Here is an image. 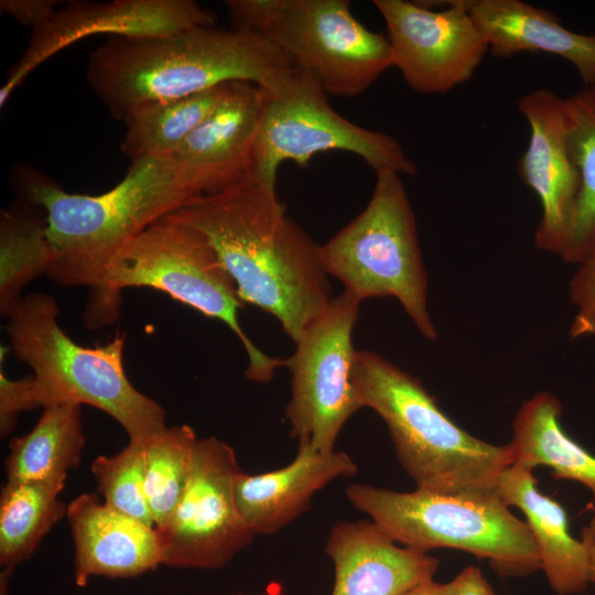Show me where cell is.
<instances>
[{"label": "cell", "mask_w": 595, "mask_h": 595, "mask_svg": "<svg viewBox=\"0 0 595 595\" xmlns=\"http://www.w3.org/2000/svg\"><path fill=\"white\" fill-rule=\"evenodd\" d=\"M171 215L207 238L241 301L274 316L293 342L331 303L320 245L251 177Z\"/></svg>", "instance_id": "cell-1"}, {"label": "cell", "mask_w": 595, "mask_h": 595, "mask_svg": "<svg viewBox=\"0 0 595 595\" xmlns=\"http://www.w3.org/2000/svg\"><path fill=\"white\" fill-rule=\"evenodd\" d=\"M292 65L264 36L213 25L156 36H108L90 53L86 77L108 112L123 121L143 105L225 83L262 86Z\"/></svg>", "instance_id": "cell-2"}, {"label": "cell", "mask_w": 595, "mask_h": 595, "mask_svg": "<svg viewBox=\"0 0 595 595\" xmlns=\"http://www.w3.org/2000/svg\"><path fill=\"white\" fill-rule=\"evenodd\" d=\"M29 204L41 207L53 260L45 275L96 290L112 259L156 220L203 197L172 155L131 162L125 177L98 195L68 193L48 176L23 173Z\"/></svg>", "instance_id": "cell-3"}, {"label": "cell", "mask_w": 595, "mask_h": 595, "mask_svg": "<svg viewBox=\"0 0 595 595\" xmlns=\"http://www.w3.org/2000/svg\"><path fill=\"white\" fill-rule=\"evenodd\" d=\"M351 380L363 408L386 423L398 461L416 489H495L500 473L512 464L508 444H490L459 428L418 378L379 354L356 350Z\"/></svg>", "instance_id": "cell-4"}, {"label": "cell", "mask_w": 595, "mask_h": 595, "mask_svg": "<svg viewBox=\"0 0 595 595\" xmlns=\"http://www.w3.org/2000/svg\"><path fill=\"white\" fill-rule=\"evenodd\" d=\"M126 288L162 291L226 324L247 353L245 375L252 381L269 382L275 369L284 366V359L266 355L240 326L238 313L245 303L210 242L171 214L149 226L112 259L102 283L90 291L86 324L99 327L116 321Z\"/></svg>", "instance_id": "cell-5"}, {"label": "cell", "mask_w": 595, "mask_h": 595, "mask_svg": "<svg viewBox=\"0 0 595 595\" xmlns=\"http://www.w3.org/2000/svg\"><path fill=\"white\" fill-rule=\"evenodd\" d=\"M6 331L14 355L33 371L37 407L97 408L123 428L129 442L145 443L167 426L163 407L139 391L125 372V334L97 347L78 345L62 329L55 299L42 292L22 298Z\"/></svg>", "instance_id": "cell-6"}, {"label": "cell", "mask_w": 595, "mask_h": 595, "mask_svg": "<svg viewBox=\"0 0 595 595\" xmlns=\"http://www.w3.org/2000/svg\"><path fill=\"white\" fill-rule=\"evenodd\" d=\"M350 505L397 543L428 553L439 548L487 559L500 576H526L541 569L527 523L496 488L462 493L396 491L370 484L346 487Z\"/></svg>", "instance_id": "cell-7"}, {"label": "cell", "mask_w": 595, "mask_h": 595, "mask_svg": "<svg viewBox=\"0 0 595 595\" xmlns=\"http://www.w3.org/2000/svg\"><path fill=\"white\" fill-rule=\"evenodd\" d=\"M320 255L325 272L344 291L360 302L397 299L419 333L436 339L415 217L401 174L377 172L365 209L320 245Z\"/></svg>", "instance_id": "cell-8"}, {"label": "cell", "mask_w": 595, "mask_h": 595, "mask_svg": "<svg viewBox=\"0 0 595 595\" xmlns=\"http://www.w3.org/2000/svg\"><path fill=\"white\" fill-rule=\"evenodd\" d=\"M231 28L258 33L296 66L311 72L327 95L355 97L387 69L386 34L360 23L347 0H227Z\"/></svg>", "instance_id": "cell-9"}, {"label": "cell", "mask_w": 595, "mask_h": 595, "mask_svg": "<svg viewBox=\"0 0 595 595\" xmlns=\"http://www.w3.org/2000/svg\"><path fill=\"white\" fill-rule=\"evenodd\" d=\"M259 112L250 177L275 192L279 166H306L317 153L340 150L360 156L374 171L414 175L416 166L391 136L366 129L336 112L321 82L292 65L258 86Z\"/></svg>", "instance_id": "cell-10"}, {"label": "cell", "mask_w": 595, "mask_h": 595, "mask_svg": "<svg viewBox=\"0 0 595 595\" xmlns=\"http://www.w3.org/2000/svg\"><path fill=\"white\" fill-rule=\"evenodd\" d=\"M359 306L360 301L346 291L333 296L284 359L291 374V398L285 408L290 435L320 452L334 451L345 423L363 409L351 380L356 353L353 331Z\"/></svg>", "instance_id": "cell-11"}, {"label": "cell", "mask_w": 595, "mask_h": 595, "mask_svg": "<svg viewBox=\"0 0 595 595\" xmlns=\"http://www.w3.org/2000/svg\"><path fill=\"white\" fill-rule=\"evenodd\" d=\"M241 472L228 443L197 437L184 493L167 521L155 528L162 565L217 570L252 542L256 534L235 497Z\"/></svg>", "instance_id": "cell-12"}, {"label": "cell", "mask_w": 595, "mask_h": 595, "mask_svg": "<svg viewBox=\"0 0 595 595\" xmlns=\"http://www.w3.org/2000/svg\"><path fill=\"white\" fill-rule=\"evenodd\" d=\"M392 56L407 85L423 95L444 94L468 80L488 43L468 9V0L432 10L422 1L375 0Z\"/></svg>", "instance_id": "cell-13"}, {"label": "cell", "mask_w": 595, "mask_h": 595, "mask_svg": "<svg viewBox=\"0 0 595 595\" xmlns=\"http://www.w3.org/2000/svg\"><path fill=\"white\" fill-rule=\"evenodd\" d=\"M213 12L193 0L73 1L32 31L29 45L0 89L3 107L13 90L44 61L95 34L108 36L166 35L216 24Z\"/></svg>", "instance_id": "cell-14"}, {"label": "cell", "mask_w": 595, "mask_h": 595, "mask_svg": "<svg viewBox=\"0 0 595 595\" xmlns=\"http://www.w3.org/2000/svg\"><path fill=\"white\" fill-rule=\"evenodd\" d=\"M518 109L530 127L518 173L541 205L533 242L538 249L562 257L581 185L567 148L564 99L551 90L534 89L519 99Z\"/></svg>", "instance_id": "cell-15"}, {"label": "cell", "mask_w": 595, "mask_h": 595, "mask_svg": "<svg viewBox=\"0 0 595 595\" xmlns=\"http://www.w3.org/2000/svg\"><path fill=\"white\" fill-rule=\"evenodd\" d=\"M325 553L335 571L331 595H402L433 580L439 560L393 541L371 520H342Z\"/></svg>", "instance_id": "cell-16"}, {"label": "cell", "mask_w": 595, "mask_h": 595, "mask_svg": "<svg viewBox=\"0 0 595 595\" xmlns=\"http://www.w3.org/2000/svg\"><path fill=\"white\" fill-rule=\"evenodd\" d=\"M74 543V580L84 587L91 577L132 578L162 565L154 527L83 493L67 505Z\"/></svg>", "instance_id": "cell-17"}, {"label": "cell", "mask_w": 595, "mask_h": 595, "mask_svg": "<svg viewBox=\"0 0 595 595\" xmlns=\"http://www.w3.org/2000/svg\"><path fill=\"white\" fill-rule=\"evenodd\" d=\"M357 472V464L345 452H320L310 443H299L295 457L279 469L261 474L242 470L235 497L256 536L273 534L307 511L321 489Z\"/></svg>", "instance_id": "cell-18"}, {"label": "cell", "mask_w": 595, "mask_h": 595, "mask_svg": "<svg viewBox=\"0 0 595 595\" xmlns=\"http://www.w3.org/2000/svg\"><path fill=\"white\" fill-rule=\"evenodd\" d=\"M258 86L234 82L231 90L172 155L204 196L250 177L258 126Z\"/></svg>", "instance_id": "cell-19"}, {"label": "cell", "mask_w": 595, "mask_h": 595, "mask_svg": "<svg viewBox=\"0 0 595 595\" xmlns=\"http://www.w3.org/2000/svg\"><path fill=\"white\" fill-rule=\"evenodd\" d=\"M468 9L495 57L554 54L576 68L583 87L595 85V33L566 29L552 12L521 0H468Z\"/></svg>", "instance_id": "cell-20"}, {"label": "cell", "mask_w": 595, "mask_h": 595, "mask_svg": "<svg viewBox=\"0 0 595 595\" xmlns=\"http://www.w3.org/2000/svg\"><path fill=\"white\" fill-rule=\"evenodd\" d=\"M532 472L509 465L498 476L496 490L507 506L523 512L552 589L559 595L581 593L589 583L586 548L570 533L561 504L539 490Z\"/></svg>", "instance_id": "cell-21"}, {"label": "cell", "mask_w": 595, "mask_h": 595, "mask_svg": "<svg viewBox=\"0 0 595 595\" xmlns=\"http://www.w3.org/2000/svg\"><path fill=\"white\" fill-rule=\"evenodd\" d=\"M561 411L559 399L548 391L521 404L508 443L512 464L531 470L548 467L555 478L578 482L595 495V456L565 433Z\"/></svg>", "instance_id": "cell-22"}, {"label": "cell", "mask_w": 595, "mask_h": 595, "mask_svg": "<svg viewBox=\"0 0 595 595\" xmlns=\"http://www.w3.org/2000/svg\"><path fill=\"white\" fill-rule=\"evenodd\" d=\"M85 444L82 405H46L30 432L11 440L7 480L66 482L68 472L79 466Z\"/></svg>", "instance_id": "cell-23"}, {"label": "cell", "mask_w": 595, "mask_h": 595, "mask_svg": "<svg viewBox=\"0 0 595 595\" xmlns=\"http://www.w3.org/2000/svg\"><path fill=\"white\" fill-rule=\"evenodd\" d=\"M232 83L137 108L123 120L126 131L120 142L121 152L131 162L173 155L186 138L226 99Z\"/></svg>", "instance_id": "cell-24"}, {"label": "cell", "mask_w": 595, "mask_h": 595, "mask_svg": "<svg viewBox=\"0 0 595 595\" xmlns=\"http://www.w3.org/2000/svg\"><path fill=\"white\" fill-rule=\"evenodd\" d=\"M66 482H10L0 496L1 585L9 573L29 560L48 531L63 517L67 505L60 499Z\"/></svg>", "instance_id": "cell-25"}, {"label": "cell", "mask_w": 595, "mask_h": 595, "mask_svg": "<svg viewBox=\"0 0 595 595\" xmlns=\"http://www.w3.org/2000/svg\"><path fill=\"white\" fill-rule=\"evenodd\" d=\"M567 148L580 174V193L561 259L578 264L595 242V85L564 99Z\"/></svg>", "instance_id": "cell-26"}, {"label": "cell", "mask_w": 595, "mask_h": 595, "mask_svg": "<svg viewBox=\"0 0 595 595\" xmlns=\"http://www.w3.org/2000/svg\"><path fill=\"white\" fill-rule=\"evenodd\" d=\"M53 251L46 234L45 216L29 209L8 207L0 214V312L14 310L22 289L40 274H46Z\"/></svg>", "instance_id": "cell-27"}, {"label": "cell", "mask_w": 595, "mask_h": 595, "mask_svg": "<svg viewBox=\"0 0 595 595\" xmlns=\"http://www.w3.org/2000/svg\"><path fill=\"white\" fill-rule=\"evenodd\" d=\"M196 440L190 425L180 424L164 428L144 443L145 495L154 528L167 521L184 493Z\"/></svg>", "instance_id": "cell-28"}, {"label": "cell", "mask_w": 595, "mask_h": 595, "mask_svg": "<svg viewBox=\"0 0 595 595\" xmlns=\"http://www.w3.org/2000/svg\"><path fill=\"white\" fill-rule=\"evenodd\" d=\"M102 501L154 527L144 485V443L128 442L120 452L99 455L90 464Z\"/></svg>", "instance_id": "cell-29"}, {"label": "cell", "mask_w": 595, "mask_h": 595, "mask_svg": "<svg viewBox=\"0 0 595 595\" xmlns=\"http://www.w3.org/2000/svg\"><path fill=\"white\" fill-rule=\"evenodd\" d=\"M569 299L575 309L570 337L595 336V242L571 278Z\"/></svg>", "instance_id": "cell-30"}, {"label": "cell", "mask_w": 595, "mask_h": 595, "mask_svg": "<svg viewBox=\"0 0 595 595\" xmlns=\"http://www.w3.org/2000/svg\"><path fill=\"white\" fill-rule=\"evenodd\" d=\"M7 348L0 349V435L9 436L15 428L18 415L22 411L37 408L32 392V377L9 379L3 372Z\"/></svg>", "instance_id": "cell-31"}, {"label": "cell", "mask_w": 595, "mask_h": 595, "mask_svg": "<svg viewBox=\"0 0 595 595\" xmlns=\"http://www.w3.org/2000/svg\"><path fill=\"white\" fill-rule=\"evenodd\" d=\"M57 3L55 0H1L0 9L34 30L54 17Z\"/></svg>", "instance_id": "cell-32"}, {"label": "cell", "mask_w": 595, "mask_h": 595, "mask_svg": "<svg viewBox=\"0 0 595 595\" xmlns=\"http://www.w3.org/2000/svg\"><path fill=\"white\" fill-rule=\"evenodd\" d=\"M448 595H497L477 566H468L447 583Z\"/></svg>", "instance_id": "cell-33"}, {"label": "cell", "mask_w": 595, "mask_h": 595, "mask_svg": "<svg viewBox=\"0 0 595 595\" xmlns=\"http://www.w3.org/2000/svg\"><path fill=\"white\" fill-rule=\"evenodd\" d=\"M581 537L587 552L588 582L595 583V513L589 523L581 530Z\"/></svg>", "instance_id": "cell-34"}, {"label": "cell", "mask_w": 595, "mask_h": 595, "mask_svg": "<svg viewBox=\"0 0 595 595\" xmlns=\"http://www.w3.org/2000/svg\"><path fill=\"white\" fill-rule=\"evenodd\" d=\"M402 595H448V585L431 580L410 588Z\"/></svg>", "instance_id": "cell-35"}, {"label": "cell", "mask_w": 595, "mask_h": 595, "mask_svg": "<svg viewBox=\"0 0 595 595\" xmlns=\"http://www.w3.org/2000/svg\"><path fill=\"white\" fill-rule=\"evenodd\" d=\"M231 595H249V594L237 593V594H231ZM256 595H284V594H282L281 592H274V591H271V589H267L266 592H262V593L256 594Z\"/></svg>", "instance_id": "cell-36"}]
</instances>
